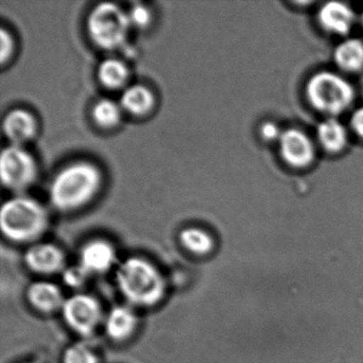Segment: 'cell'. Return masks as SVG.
<instances>
[{"label": "cell", "instance_id": "cell-16", "mask_svg": "<svg viewBox=\"0 0 363 363\" xmlns=\"http://www.w3.org/2000/svg\"><path fill=\"white\" fill-rule=\"evenodd\" d=\"M333 60L341 71L354 73L363 69V42L346 39L335 48Z\"/></svg>", "mask_w": 363, "mask_h": 363}, {"label": "cell", "instance_id": "cell-4", "mask_svg": "<svg viewBox=\"0 0 363 363\" xmlns=\"http://www.w3.org/2000/svg\"><path fill=\"white\" fill-rule=\"evenodd\" d=\"M308 103L316 111L335 118L352 105L354 90L343 76L333 72L314 74L306 84Z\"/></svg>", "mask_w": 363, "mask_h": 363}, {"label": "cell", "instance_id": "cell-18", "mask_svg": "<svg viewBox=\"0 0 363 363\" xmlns=\"http://www.w3.org/2000/svg\"><path fill=\"white\" fill-rule=\"evenodd\" d=\"M128 69L118 59H107L99 67V79L101 84L109 89H118L126 82Z\"/></svg>", "mask_w": 363, "mask_h": 363}, {"label": "cell", "instance_id": "cell-11", "mask_svg": "<svg viewBox=\"0 0 363 363\" xmlns=\"http://www.w3.org/2000/svg\"><path fill=\"white\" fill-rule=\"evenodd\" d=\"M116 261V250L111 244L103 240L89 242L80 252V262L86 273L101 274L109 271Z\"/></svg>", "mask_w": 363, "mask_h": 363}, {"label": "cell", "instance_id": "cell-15", "mask_svg": "<svg viewBox=\"0 0 363 363\" xmlns=\"http://www.w3.org/2000/svg\"><path fill=\"white\" fill-rule=\"evenodd\" d=\"M347 130L337 118H327L316 128V140L330 154L341 152L347 143Z\"/></svg>", "mask_w": 363, "mask_h": 363}, {"label": "cell", "instance_id": "cell-3", "mask_svg": "<svg viewBox=\"0 0 363 363\" xmlns=\"http://www.w3.org/2000/svg\"><path fill=\"white\" fill-rule=\"evenodd\" d=\"M48 225L45 208L30 197H13L6 201L0 210L1 230L11 241H33L43 235Z\"/></svg>", "mask_w": 363, "mask_h": 363}, {"label": "cell", "instance_id": "cell-9", "mask_svg": "<svg viewBox=\"0 0 363 363\" xmlns=\"http://www.w3.org/2000/svg\"><path fill=\"white\" fill-rule=\"evenodd\" d=\"M318 22L323 30L333 35H346L352 30L354 13L350 6L340 1H329L318 10Z\"/></svg>", "mask_w": 363, "mask_h": 363}, {"label": "cell", "instance_id": "cell-7", "mask_svg": "<svg viewBox=\"0 0 363 363\" xmlns=\"http://www.w3.org/2000/svg\"><path fill=\"white\" fill-rule=\"evenodd\" d=\"M63 318L69 328L79 335H92L103 320V312L96 298L86 294H75L65 299Z\"/></svg>", "mask_w": 363, "mask_h": 363}, {"label": "cell", "instance_id": "cell-10", "mask_svg": "<svg viewBox=\"0 0 363 363\" xmlns=\"http://www.w3.org/2000/svg\"><path fill=\"white\" fill-rule=\"evenodd\" d=\"M25 262L33 272L39 274H55L62 271L65 257L58 246L40 243L31 246L25 255Z\"/></svg>", "mask_w": 363, "mask_h": 363}, {"label": "cell", "instance_id": "cell-22", "mask_svg": "<svg viewBox=\"0 0 363 363\" xmlns=\"http://www.w3.org/2000/svg\"><path fill=\"white\" fill-rule=\"evenodd\" d=\"M89 274L86 273V269L78 265V267H72L69 269H65L63 272V279L67 286L72 288H79L82 284L86 282V278L89 277Z\"/></svg>", "mask_w": 363, "mask_h": 363}, {"label": "cell", "instance_id": "cell-8", "mask_svg": "<svg viewBox=\"0 0 363 363\" xmlns=\"http://www.w3.org/2000/svg\"><path fill=\"white\" fill-rule=\"evenodd\" d=\"M282 160L295 169H303L313 161L314 144L301 129L290 128L282 131L278 141Z\"/></svg>", "mask_w": 363, "mask_h": 363}, {"label": "cell", "instance_id": "cell-1", "mask_svg": "<svg viewBox=\"0 0 363 363\" xmlns=\"http://www.w3.org/2000/svg\"><path fill=\"white\" fill-rule=\"evenodd\" d=\"M101 173L86 161L67 165L59 172L50 188L52 206L61 211H71L86 205L99 192Z\"/></svg>", "mask_w": 363, "mask_h": 363}, {"label": "cell", "instance_id": "cell-23", "mask_svg": "<svg viewBox=\"0 0 363 363\" xmlns=\"http://www.w3.org/2000/svg\"><path fill=\"white\" fill-rule=\"evenodd\" d=\"M129 22L133 26L138 28H144L150 22V13L147 8L142 5H137L128 13Z\"/></svg>", "mask_w": 363, "mask_h": 363}, {"label": "cell", "instance_id": "cell-20", "mask_svg": "<svg viewBox=\"0 0 363 363\" xmlns=\"http://www.w3.org/2000/svg\"><path fill=\"white\" fill-rule=\"evenodd\" d=\"M93 118L95 123L104 128L116 126L121 120V108L110 99H101L93 108Z\"/></svg>", "mask_w": 363, "mask_h": 363}, {"label": "cell", "instance_id": "cell-17", "mask_svg": "<svg viewBox=\"0 0 363 363\" xmlns=\"http://www.w3.org/2000/svg\"><path fill=\"white\" fill-rule=\"evenodd\" d=\"M121 106L133 116H143L154 106V96L146 86L137 84L123 93Z\"/></svg>", "mask_w": 363, "mask_h": 363}, {"label": "cell", "instance_id": "cell-12", "mask_svg": "<svg viewBox=\"0 0 363 363\" xmlns=\"http://www.w3.org/2000/svg\"><path fill=\"white\" fill-rule=\"evenodd\" d=\"M4 133L12 145L22 146L35 135L37 124L33 114L18 109L9 112L3 123Z\"/></svg>", "mask_w": 363, "mask_h": 363}, {"label": "cell", "instance_id": "cell-14", "mask_svg": "<svg viewBox=\"0 0 363 363\" xmlns=\"http://www.w3.org/2000/svg\"><path fill=\"white\" fill-rule=\"evenodd\" d=\"M137 323V315L128 306H116L104 320L106 333L116 341H123L130 337Z\"/></svg>", "mask_w": 363, "mask_h": 363}, {"label": "cell", "instance_id": "cell-13", "mask_svg": "<svg viewBox=\"0 0 363 363\" xmlns=\"http://www.w3.org/2000/svg\"><path fill=\"white\" fill-rule=\"evenodd\" d=\"M27 297L33 308L44 313H52L62 309L65 301L60 289L56 284L48 281L31 284L27 291Z\"/></svg>", "mask_w": 363, "mask_h": 363}, {"label": "cell", "instance_id": "cell-25", "mask_svg": "<svg viewBox=\"0 0 363 363\" xmlns=\"http://www.w3.org/2000/svg\"><path fill=\"white\" fill-rule=\"evenodd\" d=\"M0 39H1V52H0V59L1 63H5L11 56L12 50H13V41H12L11 35L8 33L5 29L0 31Z\"/></svg>", "mask_w": 363, "mask_h": 363}, {"label": "cell", "instance_id": "cell-28", "mask_svg": "<svg viewBox=\"0 0 363 363\" xmlns=\"http://www.w3.org/2000/svg\"><path fill=\"white\" fill-rule=\"evenodd\" d=\"M28 363H35V362H28Z\"/></svg>", "mask_w": 363, "mask_h": 363}, {"label": "cell", "instance_id": "cell-24", "mask_svg": "<svg viewBox=\"0 0 363 363\" xmlns=\"http://www.w3.org/2000/svg\"><path fill=\"white\" fill-rule=\"evenodd\" d=\"M282 131L279 127L273 122H265L261 125L260 135L263 140L267 142L279 141Z\"/></svg>", "mask_w": 363, "mask_h": 363}, {"label": "cell", "instance_id": "cell-27", "mask_svg": "<svg viewBox=\"0 0 363 363\" xmlns=\"http://www.w3.org/2000/svg\"><path fill=\"white\" fill-rule=\"evenodd\" d=\"M361 24H362V28H363V14H362V16H361Z\"/></svg>", "mask_w": 363, "mask_h": 363}, {"label": "cell", "instance_id": "cell-19", "mask_svg": "<svg viewBox=\"0 0 363 363\" xmlns=\"http://www.w3.org/2000/svg\"><path fill=\"white\" fill-rule=\"evenodd\" d=\"M180 242L189 252L199 256L207 255L213 248V241L209 233L194 227L182 231Z\"/></svg>", "mask_w": 363, "mask_h": 363}, {"label": "cell", "instance_id": "cell-5", "mask_svg": "<svg viewBox=\"0 0 363 363\" xmlns=\"http://www.w3.org/2000/svg\"><path fill=\"white\" fill-rule=\"evenodd\" d=\"M128 13L113 3H101L93 8L86 21L91 40L104 50L120 48L128 33Z\"/></svg>", "mask_w": 363, "mask_h": 363}, {"label": "cell", "instance_id": "cell-26", "mask_svg": "<svg viewBox=\"0 0 363 363\" xmlns=\"http://www.w3.org/2000/svg\"><path fill=\"white\" fill-rule=\"evenodd\" d=\"M350 126L354 135L363 139V107L358 108L352 112Z\"/></svg>", "mask_w": 363, "mask_h": 363}, {"label": "cell", "instance_id": "cell-6", "mask_svg": "<svg viewBox=\"0 0 363 363\" xmlns=\"http://www.w3.org/2000/svg\"><path fill=\"white\" fill-rule=\"evenodd\" d=\"M0 176L4 186L9 190H25L37 177L35 159L22 146H8L0 156Z\"/></svg>", "mask_w": 363, "mask_h": 363}, {"label": "cell", "instance_id": "cell-2", "mask_svg": "<svg viewBox=\"0 0 363 363\" xmlns=\"http://www.w3.org/2000/svg\"><path fill=\"white\" fill-rule=\"evenodd\" d=\"M116 284L123 296L140 307H152L162 299L165 282L159 269L150 261L130 257L118 265Z\"/></svg>", "mask_w": 363, "mask_h": 363}, {"label": "cell", "instance_id": "cell-21", "mask_svg": "<svg viewBox=\"0 0 363 363\" xmlns=\"http://www.w3.org/2000/svg\"><path fill=\"white\" fill-rule=\"evenodd\" d=\"M63 363H99V359L86 344L76 343L65 350Z\"/></svg>", "mask_w": 363, "mask_h": 363}]
</instances>
